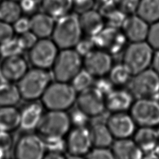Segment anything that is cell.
Masks as SVG:
<instances>
[{
	"label": "cell",
	"instance_id": "6da1fadb",
	"mask_svg": "<svg viewBox=\"0 0 159 159\" xmlns=\"http://www.w3.org/2000/svg\"><path fill=\"white\" fill-rule=\"evenodd\" d=\"M82 34L78 15L68 13L57 19L51 37L61 50L74 48L81 39Z\"/></svg>",
	"mask_w": 159,
	"mask_h": 159
},
{
	"label": "cell",
	"instance_id": "7a4b0ae2",
	"mask_svg": "<svg viewBox=\"0 0 159 159\" xmlns=\"http://www.w3.org/2000/svg\"><path fill=\"white\" fill-rule=\"evenodd\" d=\"M77 92L65 82L50 83L42 96V104L48 111H65L76 102Z\"/></svg>",
	"mask_w": 159,
	"mask_h": 159
},
{
	"label": "cell",
	"instance_id": "3957f363",
	"mask_svg": "<svg viewBox=\"0 0 159 159\" xmlns=\"http://www.w3.org/2000/svg\"><path fill=\"white\" fill-rule=\"evenodd\" d=\"M50 79L47 70L35 67L29 69L17 84L22 99L31 102L41 98L50 83Z\"/></svg>",
	"mask_w": 159,
	"mask_h": 159
},
{
	"label": "cell",
	"instance_id": "277c9868",
	"mask_svg": "<svg viewBox=\"0 0 159 159\" xmlns=\"http://www.w3.org/2000/svg\"><path fill=\"white\" fill-rule=\"evenodd\" d=\"M82 65L81 56L74 48L61 49L52 66L53 77L57 81H71Z\"/></svg>",
	"mask_w": 159,
	"mask_h": 159
},
{
	"label": "cell",
	"instance_id": "5b68a950",
	"mask_svg": "<svg viewBox=\"0 0 159 159\" xmlns=\"http://www.w3.org/2000/svg\"><path fill=\"white\" fill-rule=\"evenodd\" d=\"M153 54V49L147 41L130 42L124 52L122 63L134 75L149 68Z\"/></svg>",
	"mask_w": 159,
	"mask_h": 159
},
{
	"label": "cell",
	"instance_id": "8992f818",
	"mask_svg": "<svg viewBox=\"0 0 159 159\" xmlns=\"http://www.w3.org/2000/svg\"><path fill=\"white\" fill-rule=\"evenodd\" d=\"M71 120L65 111H49L43 114L36 130L43 140L52 138H63L68 132Z\"/></svg>",
	"mask_w": 159,
	"mask_h": 159
},
{
	"label": "cell",
	"instance_id": "52a82bcc",
	"mask_svg": "<svg viewBox=\"0 0 159 159\" xmlns=\"http://www.w3.org/2000/svg\"><path fill=\"white\" fill-rule=\"evenodd\" d=\"M128 83L129 92L137 99L153 98L159 94V75L153 69L132 75Z\"/></svg>",
	"mask_w": 159,
	"mask_h": 159
},
{
	"label": "cell",
	"instance_id": "ba28073f",
	"mask_svg": "<svg viewBox=\"0 0 159 159\" xmlns=\"http://www.w3.org/2000/svg\"><path fill=\"white\" fill-rule=\"evenodd\" d=\"M58 49L52 39H39L28 50L29 61L35 68L43 70L50 68L58 53Z\"/></svg>",
	"mask_w": 159,
	"mask_h": 159
},
{
	"label": "cell",
	"instance_id": "9c48e42d",
	"mask_svg": "<svg viewBox=\"0 0 159 159\" xmlns=\"http://www.w3.org/2000/svg\"><path fill=\"white\" fill-rule=\"evenodd\" d=\"M44 140L38 134L20 135L14 147L15 159H43L46 153Z\"/></svg>",
	"mask_w": 159,
	"mask_h": 159
},
{
	"label": "cell",
	"instance_id": "30bf717a",
	"mask_svg": "<svg viewBox=\"0 0 159 159\" xmlns=\"http://www.w3.org/2000/svg\"><path fill=\"white\" fill-rule=\"evenodd\" d=\"M130 116L141 127L159 125V102L152 98L137 99L130 107Z\"/></svg>",
	"mask_w": 159,
	"mask_h": 159
},
{
	"label": "cell",
	"instance_id": "8fae6325",
	"mask_svg": "<svg viewBox=\"0 0 159 159\" xmlns=\"http://www.w3.org/2000/svg\"><path fill=\"white\" fill-rule=\"evenodd\" d=\"M91 39L96 47L110 55L119 53L125 47L127 42L120 29L109 25L104 27L99 34Z\"/></svg>",
	"mask_w": 159,
	"mask_h": 159
},
{
	"label": "cell",
	"instance_id": "7c38bea8",
	"mask_svg": "<svg viewBox=\"0 0 159 159\" xmlns=\"http://www.w3.org/2000/svg\"><path fill=\"white\" fill-rule=\"evenodd\" d=\"M76 103L77 108L88 117L101 114L106 107L104 95L95 86H91L80 92Z\"/></svg>",
	"mask_w": 159,
	"mask_h": 159
},
{
	"label": "cell",
	"instance_id": "4fadbf2b",
	"mask_svg": "<svg viewBox=\"0 0 159 159\" xmlns=\"http://www.w3.org/2000/svg\"><path fill=\"white\" fill-rule=\"evenodd\" d=\"M111 55L100 50H93L84 56L83 65L84 70L93 76L101 77L109 73L112 66Z\"/></svg>",
	"mask_w": 159,
	"mask_h": 159
},
{
	"label": "cell",
	"instance_id": "5bb4252c",
	"mask_svg": "<svg viewBox=\"0 0 159 159\" xmlns=\"http://www.w3.org/2000/svg\"><path fill=\"white\" fill-rule=\"evenodd\" d=\"M149 24L137 14L128 15L120 29L127 40L130 42L146 41Z\"/></svg>",
	"mask_w": 159,
	"mask_h": 159
},
{
	"label": "cell",
	"instance_id": "9a60e30c",
	"mask_svg": "<svg viewBox=\"0 0 159 159\" xmlns=\"http://www.w3.org/2000/svg\"><path fill=\"white\" fill-rule=\"evenodd\" d=\"M92 145L89 129L76 127L68 135L66 147L70 155L82 156L89 152Z\"/></svg>",
	"mask_w": 159,
	"mask_h": 159
},
{
	"label": "cell",
	"instance_id": "2e32d148",
	"mask_svg": "<svg viewBox=\"0 0 159 159\" xmlns=\"http://www.w3.org/2000/svg\"><path fill=\"white\" fill-rule=\"evenodd\" d=\"M135 124L131 116L124 112H114L108 118L106 123L113 137L116 139L129 138L134 133Z\"/></svg>",
	"mask_w": 159,
	"mask_h": 159
},
{
	"label": "cell",
	"instance_id": "e0dca14e",
	"mask_svg": "<svg viewBox=\"0 0 159 159\" xmlns=\"http://www.w3.org/2000/svg\"><path fill=\"white\" fill-rule=\"evenodd\" d=\"M0 68L8 82L17 83L29 70L28 63L21 55L4 57Z\"/></svg>",
	"mask_w": 159,
	"mask_h": 159
},
{
	"label": "cell",
	"instance_id": "ac0fdd59",
	"mask_svg": "<svg viewBox=\"0 0 159 159\" xmlns=\"http://www.w3.org/2000/svg\"><path fill=\"white\" fill-rule=\"evenodd\" d=\"M19 111L20 127L25 131L36 129L43 114L42 104L31 101L25 104Z\"/></svg>",
	"mask_w": 159,
	"mask_h": 159
},
{
	"label": "cell",
	"instance_id": "d6986e66",
	"mask_svg": "<svg viewBox=\"0 0 159 159\" xmlns=\"http://www.w3.org/2000/svg\"><path fill=\"white\" fill-rule=\"evenodd\" d=\"M78 17L83 33L90 38L99 34L105 27L104 17L93 9L79 14Z\"/></svg>",
	"mask_w": 159,
	"mask_h": 159
},
{
	"label": "cell",
	"instance_id": "ffe728a7",
	"mask_svg": "<svg viewBox=\"0 0 159 159\" xmlns=\"http://www.w3.org/2000/svg\"><path fill=\"white\" fill-rule=\"evenodd\" d=\"M29 19L30 30L39 39L51 37L56 21L53 17L43 11L33 14Z\"/></svg>",
	"mask_w": 159,
	"mask_h": 159
},
{
	"label": "cell",
	"instance_id": "44dd1931",
	"mask_svg": "<svg viewBox=\"0 0 159 159\" xmlns=\"http://www.w3.org/2000/svg\"><path fill=\"white\" fill-rule=\"evenodd\" d=\"M111 152L115 159H142V150L135 142L128 139H117L112 143Z\"/></svg>",
	"mask_w": 159,
	"mask_h": 159
},
{
	"label": "cell",
	"instance_id": "7402d4cb",
	"mask_svg": "<svg viewBox=\"0 0 159 159\" xmlns=\"http://www.w3.org/2000/svg\"><path fill=\"white\" fill-rule=\"evenodd\" d=\"M106 107L113 112H121L130 108L132 96L125 90H112L106 95Z\"/></svg>",
	"mask_w": 159,
	"mask_h": 159
},
{
	"label": "cell",
	"instance_id": "603a6c76",
	"mask_svg": "<svg viewBox=\"0 0 159 159\" xmlns=\"http://www.w3.org/2000/svg\"><path fill=\"white\" fill-rule=\"evenodd\" d=\"M159 139V134L153 127H141L135 134L134 141L143 152H153Z\"/></svg>",
	"mask_w": 159,
	"mask_h": 159
},
{
	"label": "cell",
	"instance_id": "cb8c5ba5",
	"mask_svg": "<svg viewBox=\"0 0 159 159\" xmlns=\"http://www.w3.org/2000/svg\"><path fill=\"white\" fill-rule=\"evenodd\" d=\"M20 111L15 106H0V130L12 132L20 127Z\"/></svg>",
	"mask_w": 159,
	"mask_h": 159
},
{
	"label": "cell",
	"instance_id": "d4e9b609",
	"mask_svg": "<svg viewBox=\"0 0 159 159\" xmlns=\"http://www.w3.org/2000/svg\"><path fill=\"white\" fill-rule=\"evenodd\" d=\"M92 145L95 148H107L112 145L113 136L106 124L97 123L89 129Z\"/></svg>",
	"mask_w": 159,
	"mask_h": 159
},
{
	"label": "cell",
	"instance_id": "484cf974",
	"mask_svg": "<svg viewBox=\"0 0 159 159\" xmlns=\"http://www.w3.org/2000/svg\"><path fill=\"white\" fill-rule=\"evenodd\" d=\"M43 12L57 19L72 9V0H40Z\"/></svg>",
	"mask_w": 159,
	"mask_h": 159
},
{
	"label": "cell",
	"instance_id": "4316f807",
	"mask_svg": "<svg viewBox=\"0 0 159 159\" xmlns=\"http://www.w3.org/2000/svg\"><path fill=\"white\" fill-rule=\"evenodd\" d=\"M135 14L150 24L159 21V0H140Z\"/></svg>",
	"mask_w": 159,
	"mask_h": 159
},
{
	"label": "cell",
	"instance_id": "83f0119b",
	"mask_svg": "<svg viewBox=\"0 0 159 159\" xmlns=\"http://www.w3.org/2000/svg\"><path fill=\"white\" fill-rule=\"evenodd\" d=\"M19 2L13 0H1L0 2V20L13 24L22 16Z\"/></svg>",
	"mask_w": 159,
	"mask_h": 159
},
{
	"label": "cell",
	"instance_id": "f1b7e54d",
	"mask_svg": "<svg viewBox=\"0 0 159 159\" xmlns=\"http://www.w3.org/2000/svg\"><path fill=\"white\" fill-rule=\"evenodd\" d=\"M22 97L17 84L7 82L0 87V106H15Z\"/></svg>",
	"mask_w": 159,
	"mask_h": 159
},
{
	"label": "cell",
	"instance_id": "f546056e",
	"mask_svg": "<svg viewBox=\"0 0 159 159\" xmlns=\"http://www.w3.org/2000/svg\"><path fill=\"white\" fill-rule=\"evenodd\" d=\"M109 80L113 84L122 85L129 83L132 75L122 63L112 66L109 71Z\"/></svg>",
	"mask_w": 159,
	"mask_h": 159
},
{
	"label": "cell",
	"instance_id": "4dcf8cb0",
	"mask_svg": "<svg viewBox=\"0 0 159 159\" xmlns=\"http://www.w3.org/2000/svg\"><path fill=\"white\" fill-rule=\"evenodd\" d=\"M93 78L89 72L81 69L71 81V84L76 92L80 93L91 86Z\"/></svg>",
	"mask_w": 159,
	"mask_h": 159
},
{
	"label": "cell",
	"instance_id": "1f68e13d",
	"mask_svg": "<svg viewBox=\"0 0 159 159\" xmlns=\"http://www.w3.org/2000/svg\"><path fill=\"white\" fill-rule=\"evenodd\" d=\"M24 51V50L17 37H14L12 39L0 45L1 55V57L4 58L21 55Z\"/></svg>",
	"mask_w": 159,
	"mask_h": 159
},
{
	"label": "cell",
	"instance_id": "d6a6232c",
	"mask_svg": "<svg viewBox=\"0 0 159 159\" xmlns=\"http://www.w3.org/2000/svg\"><path fill=\"white\" fill-rule=\"evenodd\" d=\"M127 16L125 13L117 8L109 14L104 19L106 20L109 26L120 29Z\"/></svg>",
	"mask_w": 159,
	"mask_h": 159
},
{
	"label": "cell",
	"instance_id": "836d02e7",
	"mask_svg": "<svg viewBox=\"0 0 159 159\" xmlns=\"http://www.w3.org/2000/svg\"><path fill=\"white\" fill-rule=\"evenodd\" d=\"M146 41L153 50H159V21L150 25Z\"/></svg>",
	"mask_w": 159,
	"mask_h": 159
},
{
	"label": "cell",
	"instance_id": "e575fe53",
	"mask_svg": "<svg viewBox=\"0 0 159 159\" xmlns=\"http://www.w3.org/2000/svg\"><path fill=\"white\" fill-rule=\"evenodd\" d=\"M116 7L127 15L135 14L140 0H112Z\"/></svg>",
	"mask_w": 159,
	"mask_h": 159
},
{
	"label": "cell",
	"instance_id": "d590c367",
	"mask_svg": "<svg viewBox=\"0 0 159 159\" xmlns=\"http://www.w3.org/2000/svg\"><path fill=\"white\" fill-rule=\"evenodd\" d=\"M43 140L46 150H48V152L61 153L65 148H66V143L63 138H52L45 139Z\"/></svg>",
	"mask_w": 159,
	"mask_h": 159
},
{
	"label": "cell",
	"instance_id": "8d00e7d4",
	"mask_svg": "<svg viewBox=\"0 0 159 159\" xmlns=\"http://www.w3.org/2000/svg\"><path fill=\"white\" fill-rule=\"evenodd\" d=\"M12 24L0 20V45L15 37Z\"/></svg>",
	"mask_w": 159,
	"mask_h": 159
},
{
	"label": "cell",
	"instance_id": "74e56055",
	"mask_svg": "<svg viewBox=\"0 0 159 159\" xmlns=\"http://www.w3.org/2000/svg\"><path fill=\"white\" fill-rule=\"evenodd\" d=\"M17 38L24 50H30L39 39L30 30L19 35Z\"/></svg>",
	"mask_w": 159,
	"mask_h": 159
},
{
	"label": "cell",
	"instance_id": "f35d334b",
	"mask_svg": "<svg viewBox=\"0 0 159 159\" xmlns=\"http://www.w3.org/2000/svg\"><path fill=\"white\" fill-rule=\"evenodd\" d=\"M95 2L94 0H72V9L79 14L93 9Z\"/></svg>",
	"mask_w": 159,
	"mask_h": 159
},
{
	"label": "cell",
	"instance_id": "ab89813d",
	"mask_svg": "<svg viewBox=\"0 0 159 159\" xmlns=\"http://www.w3.org/2000/svg\"><path fill=\"white\" fill-rule=\"evenodd\" d=\"M94 47L95 46L94 43L91 39H81L76 45L74 48L81 57H84L92 50H93Z\"/></svg>",
	"mask_w": 159,
	"mask_h": 159
},
{
	"label": "cell",
	"instance_id": "60d3db41",
	"mask_svg": "<svg viewBox=\"0 0 159 159\" xmlns=\"http://www.w3.org/2000/svg\"><path fill=\"white\" fill-rule=\"evenodd\" d=\"M86 159H115L111 150L104 148H95L91 151Z\"/></svg>",
	"mask_w": 159,
	"mask_h": 159
},
{
	"label": "cell",
	"instance_id": "b9f144b4",
	"mask_svg": "<svg viewBox=\"0 0 159 159\" xmlns=\"http://www.w3.org/2000/svg\"><path fill=\"white\" fill-rule=\"evenodd\" d=\"M15 33L18 35L24 34L30 30V19L24 16H21L12 24Z\"/></svg>",
	"mask_w": 159,
	"mask_h": 159
},
{
	"label": "cell",
	"instance_id": "7bdbcfd3",
	"mask_svg": "<svg viewBox=\"0 0 159 159\" xmlns=\"http://www.w3.org/2000/svg\"><path fill=\"white\" fill-rule=\"evenodd\" d=\"M89 117L77 108L70 116L71 123L74 124L76 127H83L87 122Z\"/></svg>",
	"mask_w": 159,
	"mask_h": 159
},
{
	"label": "cell",
	"instance_id": "ee69618b",
	"mask_svg": "<svg viewBox=\"0 0 159 159\" xmlns=\"http://www.w3.org/2000/svg\"><path fill=\"white\" fill-rule=\"evenodd\" d=\"M13 144V139L11 132L0 130V148L6 152L9 151Z\"/></svg>",
	"mask_w": 159,
	"mask_h": 159
},
{
	"label": "cell",
	"instance_id": "f6af8a7d",
	"mask_svg": "<svg viewBox=\"0 0 159 159\" xmlns=\"http://www.w3.org/2000/svg\"><path fill=\"white\" fill-rule=\"evenodd\" d=\"M39 0H20L19 4L23 13L29 14H34L37 6Z\"/></svg>",
	"mask_w": 159,
	"mask_h": 159
},
{
	"label": "cell",
	"instance_id": "bcb514c9",
	"mask_svg": "<svg viewBox=\"0 0 159 159\" xmlns=\"http://www.w3.org/2000/svg\"><path fill=\"white\" fill-rule=\"evenodd\" d=\"M112 83L109 80L101 79L97 81L94 86L98 89H99L104 95L108 94L111 92L112 89Z\"/></svg>",
	"mask_w": 159,
	"mask_h": 159
},
{
	"label": "cell",
	"instance_id": "7dc6e473",
	"mask_svg": "<svg viewBox=\"0 0 159 159\" xmlns=\"http://www.w3.org/2000/svg\"><path fill=\"white\" fill-rule=\"evenodd\" d=\"M152 65V69L159 75V50H157L153 54Z\"/></svg>",
	"mask_w": 159,
	"mask_h": 159
},
{
	"label": "cell",
	"instance_id": "c3c4849f",
	"mask_svg": "<svg viewBox=\"0 0 159 159\" xmlns=\"http://www.w3.org/2000/svg\"><path fill=\"white\" fill-rule=\"evenodd\" d=\"M43 159H65V158L61 153L48 152L47 154L45 153Z\"/></svg>",
	"mask_w": 159,
	"mask_h": 159
},
{
	"label": "cell",
	"instance_id": "681fc988",
	"mask_svg": "<svg viewBox=\"0 0 159 159\" xmlns=\"http://www.w3.org/2000/svg\"><path fill=\"white\" fill-rule=\"evenodd\" d=\"M142 159H159V156L154 152L147 153L145 155L143 156Z\"/></svg>",
	"mask_w": 159,
	"mask_h": 159
},
{
	"label": "cell",
	"instance_id": "f907efd6",
	"mask_svg": "<svg viewBox=\"0 0 159 159\" xmlns=\"http://www.w3.org/2000/svg\"><path fill=\"white\" fill-rule=\"evenodd\" d=\"M8 81H7V80L6 79L1 68H0V87L3 86L4 84H5L6 83H7Z\"/></svg>",
	"mask_w": 159,
	"mask_h": 159
},
{
	"label": "cell",
	"instance_id": "816d5d0a",
	"mask_svg": "<svg viewBox=\"0 0 159 159\" xmlns=\"http://www.w3.org/2000/svg\"><path fill=\"white\" fill-rule=\"evenodd\" d=\"M66 159H84L80 155H70Z\"/></svg>",
	"mask_w": 159,
	"mask_h": 159
},
{
	"label": "cell",
	"instance_id": "f5cc1de1",
	"mask_svg": "<svg viewBox=\"0 0 159 159\" xmlns=\"http://www.w3.org/2000/svg\"><path fill=\"white\" fill-rule=\"evenodd\" d=\"M6 152L0 148V159H5Z\"/></svg>",
	"mask_w": 159,
	"mask_h": 159
},
{
	"label": "cell",
	"instance_id": "db71d44e",
	"mask_svg": "<svg viewBox=\"0 0 159 159\" xmlns=\"http://www.w3.org/2000/svg\"><path fill=\"white\" fill-rule=\"evenodd\" d=\"M155 153H157L158 156H159V139H158V143L157 144V146L153 151Z\"/></svg>",
	"mask_w": 159,
	"mask_h": 159
},
{
	"label": "cell",
	"instance_id": "11a10c76",
	"mask_svg": "<svg viewBox=\"0 0 159 159\" xmlns=\"http://www.w3.org/2000/svg\"><path fill=\"white\" fill-rule=\"evenodd\" d=\"M95 3H97L98 4H103L104 2H106L107 1H109V0H94Z\"/></svg>",
	"mask_w": 159,
	"mask_h": 159
},
{
	"label": "cell",
	"instance_id": "9f6ffc18",
	"mask_svg": "<svg viewBox=\"0 0 159 159\" xmlns=\"http://www.w3.org/2000/svg\"><path fill=\"white\" fill-rule=\"evenodd\" d=\"M13 1H17V2L20 1V0H13Z\"/></svg>",
	"mask_w": 159,
	"mask_h": 159
},
{
	"label": "cell",
	"instance_id": "6f0895ef",
	"mask_svg": "<svg viewBox=\"0 0 159 159\" xmlns=\"http://www.w3.org/2000/svg\"><path fill=\"white\" fill-rule=\"evenodd\" d=\"M1 52H0V58H1Z\"/></svg>",
	"mask_w": 159,
	"mask_h": 159
},
{
	"label": "cell",
	"instance_id": "680465c9",
	"mask_svg": "<svg viewBox=\"0 0 159 159\" xmlns=\"http://www.w3.org/2000/svg\"><path fill=\"white\" fill-rule=\"evenodd\" d=\"M1 0H0V2H1Z\"/></svg>",
	"mask_w": 159,
	"mask_h": 159
}]
</instances>
